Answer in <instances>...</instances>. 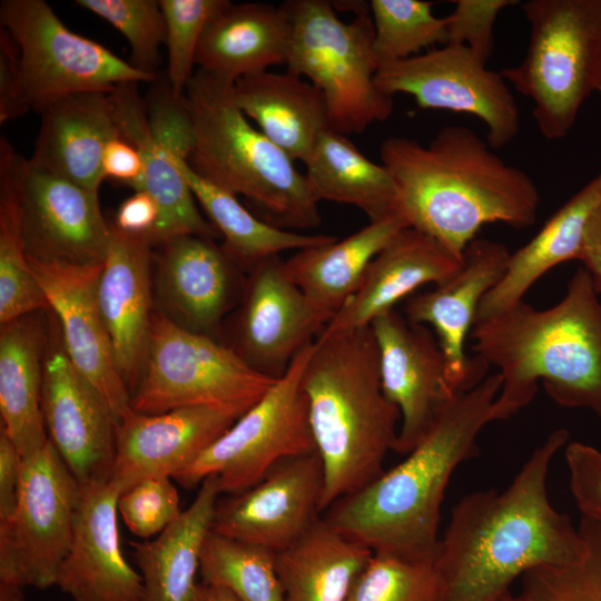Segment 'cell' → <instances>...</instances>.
Instances as JSON below:
<instances>
[{
    "label": "cell",
    "instance_id": "obj_1",
    "mask_svg": "<svg viewBox=\"0 0 601 601\" xmlns=\"http://www.w3.org/2000/svg\"><path fill=\"white\" fill-rule=\"evenodd\" d=\"M569 437L554 430L506 489L470 493L453 508L434 560L440 601H501L528 571L585 555L579 526L553 508L546 490L551 462Z\"/></svg>",
    "mask_w": 601,
    "mask_h": 601
},
{
    "label": "cell",
    "instance_id": "obj_2",
    "mask_svg": "<svg viewBox=\"0 0 601 601\" xmlns=\"http://www.w3.org/2000/svg\"><path fill=\"white\" fill-rule=\"evenodd\" d=\"M380 157L396 185L397 214L460 259L485 224L525 229L536 221L532 178L469 127H443L427 145L388 137Z\"/></svg>",
    "mask_w": 601,
    "mask_h": 601
},
{
    "label": "cell",
    "instance_id": "obj_3",
    "mask_svg": "<svg viewBox=\"0 0 601 601\" xmlns=\"http://www.w3.org/2000/svg\"><path fill=\"white\" fill-rule=\"evenodd\" d=\"M499 373L459 394L406 459L334 502L323 518L372 552L434 562L441 505L455 469L479 455L477 436L504 420Z\"/></svg>",
    "mask_w": 601,
    "mask_h": 601
},
{
    "label": "cell",
    "instance_id": "obj_4",
    "mask_svg": "<svg viewBox=\"0 0 601 601\" xmlns=\"http://www.w3.org/2000/svg\"><path fill=\"white\" fill-rule=\"evenodd\" d=\"M474 355L502 377L497 405L504 420L532 402L539 382L559 405L601 418V298L580 267L555 305L524 302L474 324Z\"/></svg>",
    "mask_w": 601,
    "mask_h": 601
},
{
    "label": "cell",
    "instance_id": "obj_5",
    "mask_svg": "<svg viewBox=\"0 0 601 601\" xmlns=\"http://www.w3.org/2000/svg\"><path fill=\"white\" fill-rule=\"evenodd\" d=\"M302 385L312 434L324 470V512L378 477L395 451L401 414L385 396L371 326L321 332Z\"/></svg>",
    "mask_w": 601,
    "mask_h": 601
},
{
    "label": "cell",
    "instance_id": "obj_6",
    "mask_svg": "<svg viewBox=\"0 0 601 601\" xmlns=\"http://www.w3.org/2000/svg\"><path fill=\"white\" fill-rule=\"evenodd\" d=\"M233 86L200 69L188 82L189 165L215 185L254 203L278 227L318 226V201L305 175L244 115Z\"/></svg>",
    "mask_w": 601,
    "mask_h": 601
},
{
    "label": "cell",
    "instance_id": "obj_7",
    "mask_svg": "<svg viewBox=\"0 0 601 601\" xmlns=\"http://www.w3.org/2000/svg\"><path fill=\"white\" fill-rule=\"evenodd\" d=\"M292 21L287 71L305 77L324 99L329 129L361 134L393 112V98L375 83L378 63L370 4L343 21L326 0L283 3Z\"/></svg>",
    "mask_w": 601,
    "mask_h": 601
},
{
    "label": "cell",
    "instance_id": "obj_8",
    "mask_svg": "<svg viewBox=\"0 0 601 601\" xmlns=\"http://www.w3.org/2000/svg\"><path fill=\"white\" fill-rule=\"evenodd\" d=\"M523 60L501 73L533 102L540 132L558 140L571 131L601 73V0H529Z\"/></svg>",
    "mask_w": 601,
    "mask_h": 601
},
{
    "label": "cell",
    "instance_id": "obj_9",
    "mask_svg": "<svg viewBox=\"0 0 601 601\" xmlns=\"http://www.w3.org/2000/svg\"><path fill=\"white\" fill-rule=\"evenodd\" d=\"M275 381L249 366L229 345L187 329L157 311L130 405L141 414L208 405L243 415Z\"/></svg>",
    "mask_w": 601,
    "mask_h": 601
},
{
    "label": "cell",
    "instance_id": "obj_10",
    "mask_svg": "<svg viewBox=\"0 0 601 601\" xmlns=\"http://www.w3.org/2000/svg\"><path fill=\"white\" fill-rule=\"evenodd\" d=\"M313 343L260 400L175 477L180 485L193 489L216 474L220 493L240 494L279 462L316 452L302 385Z\"/></svg>",
    "mask_w": 601,
    "mask_h": 601
},
{
    "label": "cell",
    "instance_id": "obj_11",
    "mask_svg": "<svg viewBox=\"0 0 601 601\" xmlns=\"http://www.w3.org/2000/svg\"><path fill=\"white\" fill-rule=\"evenodd\" d=\"M0 22L18 46L23 96L30 110L41 112L79 92H111L119 83L157 79L71 31L43 0H2Z\"/></svg>",
    "mask_w": 601,
    "mask_h": 601
},
{
    "label": "cell",
    "instance_id": "obj_12",
    "mask_svg": "<svg viewBox=\"0 0 601 601\" xmlns=\"http://www.w3.org/2000/svg\"><path fill=\"white\" fill-rule=\"evenodd\" d=\"M80 497L81 485L49 440L23 457L14 510L0 522V582L41 590L56 585Z\"/></svg>",
    "mask_w": 601,
    "mask_h": 601
},
{
    "label": "cell",
    "instance_id": "obj_13",
    "mask_svg": "<svg viewBox=\"0 0 601 601\" xmlns=\"http://www.w3.org/2000/svg\"><path fill=\"white\" fill-rule=\"evenodd\" d=\"M375 83L386 96H412L422 109L479 118L493 149L504 147L519 134V107L506 80L465 46L446 43L384 65L376 72Z\"/></svg>",
    "mask_w": 601,
    "mask_h": 601
},
{
    "label": "cell",
    "instance_id": "obj_14",
    "mask_svg": "<svg viewBox=\"0 0 601 601\" xmlns=\"http://www.w3.org/2000/svg\"><path fill=\"white\" fill-rule=\"evenodd\" d=\"M371 328L383 392L401 414L395 452L407 454L459 394L449 382L444 355L427 326L411 323L393 308L376 317Z\"/></svg>",
    "mask_w": 601,
    "mask_h": 601
},
{
    "label": "cell",
    "instance_id": "obj_15",
    "mask_svg": "<svg viewBox=\"0 0 601 601\" xmlns=\"http://www.w3.org/2000/svg\"><path fill=\"white\" fill-rule=\"evenodd\" d=\"M328 322L274 256L255 265L244 283L229 346L254 370L277 380Z\"/></svg>",
    "mask_w": 601,
    "mask_h": 601
},
{
    "label": "cell",
    "instance_id": "obj_16",
    "mask_svg": "<svg viewBox=\"0 0 601 601\" xmlns=\"http://www.w3.org/2000/svg\"><path fill=\"white\" fill-rule=\"evenodd\" d=\"M324 470L316 452L276 464L249 490L216 505L211 531L279 552L322 516Z\"/></svg>",
    "mask_w": 601,
    "mask_h": 601
},
{
    "label": "cell",
    "instance_id": "obj_17",
    "mask_svg": "<svg viewBox=\"0 0 601 601\" xmlns=\"http://www.w3.org/2000/svg\"><path fill=\"white\" fill-rule=\"evenodd\" d=\"M510 256L503 243L475 238L451 276L405 303L404 316L411 323L434 329L449 382L456 394L473 388L487 376L490 366L480 356L466 355L465 339L474 326L481 300L504 275Z\"/></svg>",
    "mask_w": 601,
    "mask_h": 601
},
{
    "label": "cell",
    "instance_id": "obj_18",
    "mask_svg": "<svg viewBox=\"0 0 601 601\" xmlns=\"http://www.w3.org/2000/svg\"><path fill=\"white\" fill-rule=\"evenodd\" d=\"M27 256L69 264H101L111 225L98 193L35 167L22 158L18 183Z\"/></svg>",
    "mask_w": 601,
    "mask_h": 601
},
{
    "label": "cell",
    "instance_id": "obj_19",
    "mask_svg": "<svg viewBox=\"0 0 601 601\" xmlns=\"http://www.w3.org/2000/svg\"><path fill=\"white\" fill-rule=\"evenodd\" d=\"M28 262L49 308L59 319L66 354L119 423L132 411L131 394L117 368L98 304L102 263L80 265L32 257Z\"/></svg>",
    "mask_w": 601,
    "mask_h": 601
},
{
    "label": "cell",
    "instance_id": "obj_20",
    "mask_svg": "<svg viewBox=\"0 0 601 601\" xmlns=\"http://www.w3.org/2000/svg\"><path fill=\"white\" fill-rule=\"evenodd\" d=\"M41 407L48 440L79 484L107 482L116 456L118 421L65 348L45 357Z\"/></svg>",
    "mask_w": 601,
    "mask_h": 601
},
{
    "label": "cell",
    "instance_id": "obj_21",
    "mask_svg": "<svg viewBox=\"0 0 601 601\" xmlns=\"http://www.w3.org/2000/svg\"><path fill=\"white\" fill-rule=\"evenodd\" d=\"M240 416L208 405L159 414L131 411L118 423L116 456L108 482L122 493L148 477L175 479Z\"/></svg>",
    "mask_w": 601,
    "mask_h": 601
},
{
    "label": "cell",
    "instance_id": "obj_22",
    "mask_svg": "<svg viewBox=\"0 0 601 601\" xmlns=\"http://www.w3.org/2000/svg\"><path fill=\"white\" fill-rule=\"evenodd\" d=\"M120 491L107 482L81 485L69 552L57 578L72 601H142V579L124 556L117 513Z\"/></svg>",
    "mask_w": 601,
    "mask_h": 601
},
{
    "label": "cell",
    "instance_id": "obj_23",
    "mask_svg": "<svg viewBox=\"0 0 601 601\" xmlns=\"http://www.w3.org/2000/svg\"><path fill=\"white\" fill-rule=\"evenodd\" d=\"M151 239L121 231L111 236L98 280V304L119 374L130 394L146 364L151 321Z\"/></svg>",
    "mask_w": 601,
    "mask_h": 601
},
{
    "label": "cell",
    "instance_id": "obj_24",
    "mask_svg": "<svg viewBox=\"0 0 601 601\" xmlns=\"http://www.w3.org/2000/svg\"><path fill=\"white\" fill-rule=\"evenodd\" d=\"M159 246L155 279L164 307L159 312L187 329L211 336L233 304L234 262L199 235L176 236Z\"/></svg>",
    "mask_w": 601,
    "mask_h": 601
},
{
    "label": "cell",
    "instance_id": "obj_25",
    "mask_svg": "<svg viewBox=\"0 0 601 601\" xmlns=\"http://www.w3.org/2000/svg\"><path fill=\"white\" fill-rule=\"evenodd\" d=\"M461 262L431 236L412 227L403 228L373 258L355 293L323 332L371 326L376 317L421 286L446 279Z\"/></svg>",
    "mask_w": 601,
    "mask_h": 601
},
{
    "label": "cell",
    "instance_id": "obj_26",
    "mask_svg": "<svg viewBox=\"0 0 601 601\" xmlns=\"http://www.w3.org/2000/svg\"><path fill=\"white\" fill-rule=\"evenodd\" d=\"M40 114L41 124L29 161L98 193L105 180L101 170L105 148L119 135L110 92L75 93Z\"/></svg>",
    "mask_w": 601,
    "mask_h": 601
},
{
    "label": "cell",
    "instance_id": "obj_27",
    "mask_svg": "<svg viewBox=\"0 0 601 601\" xmlns=\"http://www.w3.org/2000/svg\"><path fill=\"white\" fill-rule=\"evenodd\" d=\"M292 21L284 4L228 3L208 22L196 65L218 79H238L286 63Z\"/></svg>",
    "mask_w": 601,
    "mask_h": 601
},
{
    "label": "cell",
    "instance_id": "obj_28",
    "mask_svg": "<svg viewBox=\"0 0 601 601\" xmlns=\"http://www.w3.org/2000/svg\"><path fill=\"white\" fill-rule=\"evenodd\" d=\"M119 134L140 151L142 189L157 203L159 218L151 234L154 246L193 234L213 239L219 235L199 213L195 197L171 154L152 136L138 83L124 82L110 92Z\"/></svg>",
    "mask_w": 601,
    "mask_h": 601
},
{
    "label": "cell",
    "instance_id": "obj_29",
    "mask_svg": "<svg viewBox=\"0 0 601 601\" xmlns=\"http://www.w3.org/2000/svg\"><path fill=\"white\" fill-rule=\"evenodd\" d=\"M600 207L601 171L565 201L525 245L511 253L504 275L481 300L475 323L522 300L529 288L553 267L579 260L588 225Z\"/></svg>",
    "mask_w": 601,
    "mask_h": 601
},
{
    "label": "cell",
    "instance_id": "obj_30",
    "mask_svg": "<svg viewBox=\"0 0 601 601\" xmlns=\"http://www.w3.org/2000/svg\"><path fill=\"white\" fill-rule=\"evenodd\" d=\"M233 88L244 115L295 161L305 164L329 128L321 91L288 71L247 76Z\"/></svg>",
    "mask_w": 601,
    "mask_h": 601
},
{
    "label": "cell",
    "instance_id": "obj_31",
    "mask_svg": "<svg viewBox=\"0 0 601 601\" xmlns=\"http://www.w3.org/2000/svg\"><path fill=\"white\" fill-rule=\"evenodd\" d=\"M220 494L217 475L207 476L191 504L155 540L131 542L142 601H195L200 554Z\"/></svg>",
    "mask_w": 601,
    "mask_h": 601
},
{
    "label": "cell",
    "instance_id": "obj_32",
    "mask_svg": "<svg viewBox=\"0 0 601 601\" xmlns=\"http://www.w3.org/2000/svg\"><path fill=\"white\" fill-rule=\"evenodd\" d=\"M405 227L400 214L370 221L343 239L295 252L284 260L286 274L331 321L355 293L373 258Z\"/></svg>",
    "mask_w": 601,
    "mask_h": 601
},
{
    "label": "cell",
    "instance_id": "obj_33",
    "mask_svg": "<svg viewBox=\"0 0 601 601\" xmlns=\"http://www.w3.org/2000/svg\"><path fill=\"white\" fill-rule=\"evenodd\" d=\"M33 314L1 325L0 332L1 430L22 457L48 442L41 407L46 336Z\"/></svg>",
    "mask_w": 601,
    "mask_h": 601
},
{
    "label": "cell",
    "instance_id": "obj_34",
    "mask_svg": "<svg viewBox=\"0 0 601 601\" xmlns=\"http://www.w3.org/2000/svg\"><path fill=\"white\" fill-rule=\"evenodd\" d=\"M372 554L322 516L295 543L276 552L284 601H346Z\"/></svg>",
    "mask_w": 601,
    "mask_h": 601
},
{
    "label": "cell",
    "instance_id": "obj_35",
    "mask_svg": "<svg viewBox=\"0 0 601 601\" xmlns=\"http://www.w3.org/2000/svg\"><path fill=\"white\" fill-rule=\"evenodd\" d=\"M305 166L304 175L318 203L355 206L370 221L397 214V190L391 173L382 162L370 160L346 135L326 129Z\"/></svg>",
    "mask_w": 601,
    "mask_h": 601
},
{
    "label": "cell",
    "instance_id": "obj_36",
    "mask_svg": "<svg viewBox=\"0 0 601 601\" xmlns=\"http://www.w3.org/2000/svg\"><path fill=\"white\" fill-rule=\"evenodd\" d=\"M170 154L195 199L203 207L210 224L223 236V249L234 263L252 269L258 263L279 256L283 252H297L337 238L325 234H299L257 218L243 206L236 195L193 169L187 158Z\"/></svg>",
    "mask_w": 601,
    "mask_h": 601
},
{
    "label": "cell",
    "instance_id": "obj_37",
    "mask_svg": "<svg viewBox=\"0 0 601 601\" xmlns=\"http://www.w3.org/2000/svg\"><path fill=\"white\" fill-rule=\"evenodd\" d=\"M6 136L0 138V323L49 308L29 266L19 206L22 160Z\"/></svg>",
    "mask_w": 601,
    "mask_h": 601
},
{
    "label": "cell",
    "instance_id": "obj_38",
    "mask_svg": "<svg viewBox=\"0 0 601 601\" xmlns=\"http://www.w3.org/2000/svg\"><path fill=\"white\" fill-rule=\"evenodd\" d=\"M203 583L223 587L242 601H284L276 552L213 531L200 554Z\"/></svg>",
    "mask_w": 601,
    "mask_h": 601
},
{
    "label": "cell",
    "instance_id": "obj_39",
    "mask_svg": "<svg viewBox=\"0 0 601 601\" xmlns=\"http://www.w3.org/2000/svg\"><path fill=\"white\" fill-rule=\"evenodd\" d=\"M374 52L378 67L418 55L423 48L447 43L445 17L423 0H371Z\"/></svg>",
    "mask_w": 601,
    "mask_h": 601
},
{
    "label": "cell",
    "instance_id": "obj_40",
    "mask_svg": "<svg viewBox=\"0 0 601 601\" xmlns=\"http://www.w3.org/2000/svg\"><path fill=\"white\" fill-rule=\"evenodd\" d=\"M578 526L587 542L579 562L530 570L501 601H601V522L581 516Z\"/></svg>",
    "mask_w": 601,
    "mask_h": 601
},
{
    "label": "cell",
    "instance_id": "obj_41",
    "mask_svg": "<svg viewBox=\"0 0 601 601\" xmlns=\"http://www.w3.org/2000/svg\"><path fill=\"white\" fill-rule=\"evenodd\" d=\"M434 562L373 552L357 574L346 601H440Z\"/></svg>",
    "mask_w": 601,
    "mask_h": 601
},
{
    "label": "cell",
    "instance_id": "obj_42",
    "mask_svg": "<svg viewBox=\"0 0 601 601\" xmlns=\"http://www.w3.org/2000/svg\"><path fill=\"white\" fill-rule=\"evenodd\" d=\"M76 3L108 21L128 41L130 63L157 76L160 48L166 41V22L156 0H77Z\"/></svg>",
    "mask_w": 601,
    "mask_h": 601
},
{
    "label": "cell",
    "instance_id": "obj_43",
    "mask_svg": "<svg viewBox=\"0 0 601 601\" xmlns=\"http://www.w3.org/2000/svg\"><path fill=\"white\" fill-rule=\"evenodd\" d=\"M229 0H159L168 52L167 79L176 97H184L194 76L200 38L211 18Z\"/></svg>",
    "mask_w": 601,
    "mask_h": 601
},
{
    "label": "cell",
    "instance_id": "obj_44",
    "mask_svg": "<svg viewBox=\"0 0 601 601\" xmlns=\"http://www.w3.org/2000/svg\"><path fill=\"white\" fill-rule=\"evenodd\" d=\"M118 512L132 534L148 539L160 534L183 510L171 477L154 476L122 492L118 500Z\"/></svg>",
    "mask_w": 601,
    "mask_h": 601
},
{
    "label": "cell",
    "instance_id": "obj_45",
    "mask_svg": "<svg viewBox=\"0 0 601 601\" xmlns=\"http://www.w3.org/2000/svg\"><path fill=\"white\" fill-rule=\"evenodd\" d=\"M514 0H456L445 17L447 43L467 47L484 63L493 47V27L499 13L516 4Z\"/></svg>",
    "mask_w": 601,
    "mask_h": 601
},
{
    "label": "cell",
    "instance_id": "obj_46",
    "mask_svg": "<svg viewBox=\"0 0 601 601\" xmlns=\"http://www.w3.org/2000/svg\"><path fill=\"white\" fill-rule=\"evenodd\" d=\"M569 487L582 516L601 522V450L569 442L564 451Z\"/></svg>",
    "mask_w": 601,
    "mask_h": 601
},
{
    "label": "cell",
    "instance_id": "obj_47",
    "mask_svg": "<svg viewBox=\"0 0 601 601\" xmlns=\"http://www.w3.org/2000/svg\"><path fill=\"white\" fill-rule=\"evenodd\" d=\"M30 111L22 89L19 49L10 33L0 30V124Z\"/></svg>",
    "mask_w": 601,
    "mask_h": 601
},
{
    "label": "cell",
    "instance_id": "obj_48",
    "mask_svg": "<svg viewBox=\"0 0 601 601\" xmlns=\"http://www.w3.org/2000/svg\"><path fill=\"white\" fill-rule=\"evenodd\" d=\"M101 170L105 179H112L131 187L142 189L144 164L139 149L120 134L106 146Z\"/></svg>",
    "mask_w": 601,
    "mask_h": 601
},
{
    "label": "cell",
    "instance_id": "obj_49",
    "mask_svg": "<svg viewBox=\"0 0 601 601\" xmlns=\"http://www.w3.org/2000/svg\"><path fill=\"white\" fill-rule=\"evenodd\" d=\"M158 218L159 208L155 199L147 191L137 190L120 204L114 226L127 234L150 238Z\"/></svg>",
    "mask_w": 601,
    "mask_h": 601
},
{
    "label": "cell",
    "instance_id": "obj_50",
    "mask_svg": "<svg viewBox=\"0 0 601 601\" xmlns=\"http://www.w3.org/2000/svg\"><path fill=\"white\" fill-rule=\"evenodd\" d=\"M23 457L16 445L1 430L0 432V522L7 520L14 510L21 476Z\"/></svg>",
    "mask_w": 601,
    "mask_h": 601
},
{
    "label": "cell",
    "instance_id": "obj_51",
    "mask_svg": "<svg viewBox=\"0 0 601 601\" xmlns=\"http://www.w3.org/2000/svg\"><path fill=\"white\" fill-rule=\"evenodd\" d=\"M579 260L591 275L601 295V207L592 216L582 245Z\"/></svg>",
    "mask_w": 601,
    "mask_h": 601
},
{
    "label": "cell",
    "instance_id": "obj_52",
    "mask_svg": "<svg viewBox=\"0 0 601 601\" xmlns=\"http://www.w3.org/2000/svg\"><path fill=\"white\" fill-rule=\"evenodd\" d=\"M195 601H242L229 590L206 583H198Z\"/></svg>",
    "mask_w": 601,
    "mask_h": 601
},
{
    "label": "cell",
    "instance_id": "obj_53",
    "mask_svg": "<svg viewBox=\"0 0 601 601\" xmlns=\"http://www.w3.org/2000/svg\"><path fill=\"white\" fill-rule=\"evenodd\" d=\"M0 601H24L23 588L0 582Z\"/></svg>",
    "mask_w": 601,
    "mask_h": 601
},
{
    "label": "cell",
    "instance_id": "obj_54",
    "mask_svg": "<svg viewBox=\"0 0 601 601\" xmlns=\"http://www.w3.org/2000/svg\"><path fill=\"white\" fill-rule=\"evenodd\" d=\"M597 91L601 93V73L597 86Z\"/></svg>",
    "mask_w": 601,
    "mask_h": 601
}]
</instances>
